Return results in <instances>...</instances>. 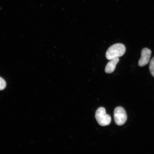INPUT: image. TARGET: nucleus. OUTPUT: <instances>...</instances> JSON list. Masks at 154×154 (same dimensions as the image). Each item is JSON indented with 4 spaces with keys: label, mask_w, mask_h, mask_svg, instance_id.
Segmentation results:
<instances>
[{
    "label": "nucleus",
    "mask_w": 154,
    "mask_h": 154,
    "mask_svg": "<svg viewBox=\"0 0 154 154\" xmlns=\"http://www.w3.org/2000/svg\"><path fill=\"white\" fill-rule=\"evenodd\" d=\"M126 48L124 44L117 43L109 47L106 54V57L109 60L119 57L124 55L126 52Z\"/></svg>",
    "instance_id": "obj_1"
},
{
    "label": "nucleus",
    "mask_w": 154,
    "mask_h": 154,
    "mask_svg": "<svg viewBox=\"0 0 154 154\" xmlns=\"http://www.w3.org/2000/svg\"><path fill=\"white\" fill-rule=\"evenodd\" d=\"M95 118L99 124L101 126H107L110 124L111 117L106 113L104 108L100 107L96 111Z\"/></svg>",
    "instance_id": "obj_2"
},
{
    "label": "nucleus",
    "mask_w": 154,
    "mask_h": 154,
    "mask_svg": "<svg viewBox=\"0 0 154 154\" xmlns=\"http://www.w3.org/2000/svg\"><path fill=\"white\" fill-rule=\"evenodd\" d=\"M114 118L116 124L121 126L126 122L127 116L126 111L122 107L116 108L114 111Z\"/></svg>",
    "instance_id": "obj_3"
},
{
    "label": "nucleus",
    "mask_w": 154,
    "mask_h": 154,
    "mask_svg": "<svg viewBox=\"0 0 154 154\" xmlns=\"http://www.w3.org/2000/svg\"><path fill=\"white\" fill-rule=\"evenodd\" d=\"M152 51L147 48H144L141 52V57L138 61V65L140 67L146 66L149 63L151 58Z\"/></svg>",
    "instance_id": "obj_4"
},
{
    "label": "nucleus",
    "mask_w": 154,
    "mask_h": 154,
    "mask_svg": "<svg viewBox=\"0 0 154 154\" xmlns=\"http://www.w3.org/2000/svg\"><path fill=\"white\" fill-rule=\"evenodd\" d=\"M119 61L118 57L111 60L106 66L105 72L107 74H111L115 70L116 65Z\"/></svg>",
    "instance_id": "obj_5"
},
{
    "label": "nucleus",
    "mask_w": 154,
    "mask_h": 154,
    "mask_svg": "<svg viewBox=\"0 0 154 154\" xmlns=\"http://www.w3.org/2000/svg\"><path fill=\"white\" fill-rule=\"evenodd\" d=\"M149 69L151 74L154 77V57L150 61Z\"/></svg>",
    "instance_id": "obj_6"
},
{
    "label": "nucleus",
    "mask_w": 154,
    "mask_h": 154,
    "mask_svg": "<svg viewBox=\"0 0 154 154\" xmlns=\"http://www.w3.org/2000/svg\"><path fill=\"white\" fill-rule=\"evenodd\" d=\"M6 86V83L3 78L0 77V90L5 89Z\"/></svg>",
    "instance_id": "obj_7"
}]
</instances>
